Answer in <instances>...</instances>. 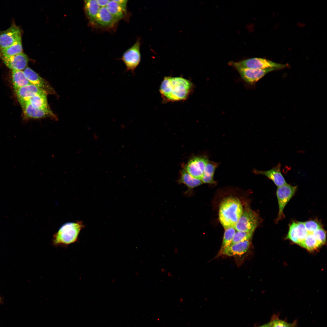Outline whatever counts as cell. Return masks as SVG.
Instances as JSON below:
<instances>
[{
  "instance_id": "cell-1",
  "label": "cell",
  "mask_w": 327,
  "mask_h": 327,
  "mask_svg": "<svg viewBox=\"0 0 327 327\" xmlns=\"http://www.w3.org/2000/svg\"><path fill=\"white\" fill-rule=\"evenodd\" d=\"M192 87L189 80L180 77L164 78L160 87V94L167 100L171 101L184 100L190 93Z\"/></svg>"
},
{
  "instance_id": "cell-2",
  "label": "cell",
  "mask_w": 327,
  "mask_h": 327,
  "mask_svg": "<svg viewBox=\"0 0 327 327\" xmlns=\"http://www.w3.org/2000/svg\"><path fill=\"white\" fill-rule=\"evenodd\" d=\"M243 212L242 206L238 199L229 197L223 200L220 206L219 216L224 229L234 226Z\"/></svg>"
},
{
  "instance_id": "cell-3",
  "label": "cell",
  "mask_w": 327,
  "mask_h": 327,
  "mask_svg": "<svg viewBox=\"0 0 327 327\" xmlns=\"http://www.w3.org/2000/svg\"><path fill=\"white\" fill-rule=\"evenodd\" d=\"M84 227L81 221L64 223L53 235L52 244L56 247H66L77 242L80 231Z\"/></svg>"
},
{
  "instance_id": "cell-4",
  "label": "cell",
  "mask_w": 327,
  "mask_h": 327,
  "mask_svg": "<svg viewBox=\"0 0 327 327\" xmlns=\"http://www.w3.org/2000/svg\"><path fill=\"white\" fill-rule=\"evenodd\" d=\"M229 64L237 70L245 82L250 84L256 83L268 73L278 69L274 68L264 69L249 68L240 65L237 62L232 61L230 62Z\"/></svg>"
},
{
  "instance_id": "cell-5",
  "label": "cell",
  "mask_w": 327,
  "mask_h": 327,
  "mask_svg": "<svg viewBox=\"0 0 327 327\" xmlns=\"http://www.w3.org/2000/svg\"><path fill=\"white\" fill-rule=\"evenodd\" d=\"M259 222L258 214L251 210L246 209L243 211L234 227L237 231L254 232Z\"/></svg>"
},
{
  "instance_id": "cell-6",
  "label": "cell",
  "mask_w": 327,
  "mask_h": 327,
  "mask_svg": "<svg viewBox=\"0 0 327 327\" xmlns=\"http://www.w3.org/2000/svg\"><path fill=\"white\" fill-rule=\"evenodd\" d=\"M140 45V39H137L134 44L124 53L121 58L126 66V71H131L133 75L141 60Z\"/></svg>"
},
{
  "instance_id": "cell-7",
  "label": "cell",
  "mask_w": 327,
  "mask_h": 327,
  "mask_svg": "<svg viewBox=\"0 0 327 327\" xmlns=\"http://www.w3.org/2000/svg\"><path fill=\"white\" fill-rule=\"evenodd\" d=\"M297 186H292L287 183L278 187L276 190V196L279 206V213L276 223L285 218L283 210L285 206L294 195Z\"/></svg>"
},
{
  "instance_id": "cell-8",
  "label": "cell",
  "mask_w": 327,
  "mask_h": 327,
  "mask_svg": "<svg viewBox=\"0 0 327 327\" xmlns=\"http://www.w3.org/2000/svg\"><path fill=\"white\" fill-rule=\"evenodd\" d=\"M240 65L247 68L264 69L274 68L278 69L283 68L286 64H282L273 62L265 58H248L237 62Z\"/></svg>"
},
{
  "instance_id": "cell-9",
  "label": "cell",
  "mask_w": 327,
  "mask_h": 327,
  "mask_svg": "<svg viewBox=\"0 0 327 327\" xmlns=\"http://www.w3.org/2000/svg\"><path fill=\"white\" fill-rule=\"evenodd\" d=\"M20 104L24 117L26 119H40L47 117L56 120L57 119L56 116L49 107L45 109L36 108L27 102Z\"/></svg>"
},
{
  "instance_id": "cell-10",
  "label": "cell",
  "mask_w": 327,
  "mask_h": 327,
  "mask_svg": "<svg viewBox=\"0 0 327 327\" xmlns=\"http://www.w3.org/2000/svg\"><path fill=\"white\" fill-rule=\"evenodd\" d=\"M21 40L19 28L12 24L8 29L0 31V49L9 47Z\"/></svg>"
},
{
  "instance_id": "cell-11",
  "label": "cell",
  "mask_w": 327,
  "mask_h": 327,
  "mask_svg": "<svg viewBox=\"0 0 327 327\" xmlns=\"http://www.w3.org/2000/svg\"><path fill=\"white\" fill-rule=\"evenodd\" d=\"M208 161V158L206 157H194L189 161L185 170L193 177L201 180Z\"/></svg>"
},
{
  "instance_id": "cell-12",
  "label": "cell",
  "mask_w": 327,
  "mask_h": 327,
  "mask_svg": "<svg viewBox=\"0 0 327 327\" xmlns=\"http://www.w3.org/2000/svg\"><path fill=\"white\" fill-rule=\"evenodd\" d=\"M25 77L33 84L49 94H54L55 91L51 85L37 73L28 67L23 71Z\"/></svg>"
},
{
  "instance_id": "cell-13",
  "label": "cell",
  "mask_w": 327,
  "mask_h": 327,
  "mask_svg": "<svg viewBox=\"0 0 327 327\" xmlns=\"http://www.w3.org/2000/svg\"><path fill=\"white\" fill-rule=\"evenodd\" d=\"M1 59L4 64L12 70H24L27 67L28 61V56L23 52Z\"/></svg>"
},
{
  "instance_id": "cell-14",
  "label": "cell",
  "mask_w": 327,
  "mask_h": 327,
  "mask_svg": "<svg viewBox=\"0 0 327 327\" xmlns=\"http://www.w3.org/2000/svg\"><path fill=\"white\" fill-rule=\"evenodd\" d=\"M281 164L279 163L271 169L268 170H259L256 169L253 172L256 174L263 175L271 180L274 184L279 187L287 183L281 171Z\"/></svg>"
},
{
  "instance_id": "cell-15",
  "label": "cell",
  "mask_w": 327,
  "mask_h": 327,
  "mask_svg": "<svg viewBox=\"0 0 327 327\" xmlns=\"http://www.w3.org/2000/svg\"><path fill=\"white\" fill-rule=\"evenodd\" d=\"M117 21L109 12L106 7L100 8L94 24L104 28L113 27Z\"/></svg>"
},
{
  "instance_id": "cell-16",
  "label": "cell",
  "mask_w": 327,
  "mask_h": 327,
  "mask_svg": "<svg viewBox=\"0 0 327 327\" xmlns=\"http://www.w3.org/2000/svg\"><path fill=\"white\" fill-rule=\"evenodd\" d=\"M250 244V240H248L231 244L224 249L220 256H231L243 254L248 251Z\"/></svg>"
},
{
  "instance_id": "cell-17",
  "label": "cell",
  "mask_w": 327,
  "mask_h": 327,
  "mask_svg": "<svg viewBox=\"0 0 327 327\" xmlns=\"http://www.w3.org/2000/svg\"><path fill=\"white\" fill-rule=\"evenodd\" d=\"M15 92L17 99L21 104L27 101L29 98L35 94L45 91L30 84L20 88Z\"/></svg>"
},
{
  "instance_id": "cell-18",
  "label": "cell",
  "mask_w": 327,
  "mask_h": 327,
  "mask_svg": "<svg viewBox=\"0 0 327 327\" xmlns=\"http://www.w3.org/2000/svg\"><path fill=\"white\" fill-rule=\"evenodd\" d=\"M100 8L96 0L85 1V12L89 22L91 24L94 25L97 15Z\"/></svg>"
},
{
  "instance_id": "cell-19",
  "label": "cell",
  "mask_w": 327,
  "mask_h": 327,
  "mask_svg": "<svg viewBox=\"0 0 327 327\" xmlns=\"http://www.w3.org/2000/svg\"><path fill=\"white\" fill-rule=\"evenodd\" d=\"M47 94L45 92L35 94L29 98L27 101L24 102H28L32 107L36 108L45 109L49 108L47 101Z\"/></svg>"
},
{
  "instance_id": "cell-20",
  "label": "cell",
  "mask_w": 327,
  "mask_h": 327,
  "mask_svg": "<svg viewBox=\"0 0 327 327\" xmlns=\"http://www.w3.org/2000/svg\"><path fill=\"white\" fill-rule=\"evenodd\" d=\"M12 83L15 91L21 87L31 84L22 71L12 70Z\"/></svg>"
},
{
  "instance_id": "cell-21",
  "label": "cell",
  "mask_w": 327,
  "mask_h": 327,
  "mask_svg": "<svg viewBox=\"0 0 327 327\" xmlns=\"http://www.w3.org/2000/svg\"><path fill=\"white\" fill-rule=\"evenodd\" d=\"M106 7L109 12L117 21L123 18L126 14V9L119 5L115 0H110Z\"/></svg>"
},
{
  "instance_id": "cell-22",
  "label": "cell",
  "mask_w": 327,
  "mask_h": 327,
  "mask_svg": "<svg viewBox=\"0 0 327 327\" xmlns=\"http://www.w3.org/2000/svg\"><path fill=\"white\" fill-rule=\"evenodd\" d=\"M22 50L21 40L9 47L0 49V57L1 58L13 56L23 52Z\"/></svg>"
},
{
  "instance_id": "cell-23",
  "label": "cell",
  "mask_w": 327,
  "mask_h": 327,
  "mask_svg": "<svg viewBox=\"0 0 327 327\" xmlns=\"http://www.w3.org/2000/svg\"><path fill=\"white\" fill-rule=\"evenodd\" d=\"M179 182L187 186L189 189H192L203 183L200 179L195 178L189 174L185 169L183 170Z\"/></svg>"
},
{
  "instance_id": "cell-24",
  "label": "cell",
  "mask_w": 327,
  "mask_h": 327,
  "mask_svg": "<svg viewBox=\"0 0 327 327\" xmlns=\"http://www.w3.org/2000/svg\"><path fill=\"white\" fill-rule=\"evenodd\" d=\"M225 230L222 245L217 257L220 256L224 249L230 245L236 232L234 226L230 227Z\"/></svg>"
},
{
  "instance_id": "cell-25",
  "label": "cell",
  "mask_w": 327,
  "mask_h": 327,
  "mask_svg": "<svg viewBox=\"0 0 327 327\" xmlns=\"http://www.w3.org/2000/svg\"><path fill=\"white\" fill-rule=\"evenodd\" d=\"M296 243L300 246L308 234L303 222H296Z\"/></svg>"
},
{
  "instance_id": "cell-26",
  "label": "cell",
  "mask_w": 327,
  "mask_h": 327,
  "mask_svg": "<svg viewBox=\"0 0 327 327\" xmlns=\"http://www.w3.org/2000/svg\"><path fill=\"white\" fill-rule=\"evenodd\" d=\"M253 233V232L237 231L234 236L230 245L246 240H250L252 237Z\"/></svg>"
},
{
  "instance_id": "cell-27",
  "label": "cell",
  "mask_w": 327,
  "mask_h": 327,
  "mask_svg": "<svg viewBox=\"0 0 327 327\" xmlns=\"http://www.w3.org/2000/svg\"><path fill=\"white\" fill-rule=\"evenodd\" d=\"M219 165L218 163L209 160L205 167L203 176L213 177L216 169Z\"/></svg>"
},
{
  "instance_id": "cell-28",
  "label": "cell",
  "mask_w": 327,
  "mask_h": 327,
  "mask_svg": "<svg viewBox=\"0 0 327 327\" xmlns=\"http://www.w3.org/2000/svg\"><path fill=\"white\" fill-rule=\"evenodd\" d=\"M303 222L308 233H313L317 230L322 227V225L317 220H310Z\"/></svg>"
},
{
  "instance_id": "cell-29",
  "label": "cell",
  "mask_w": 327,
  "mask_h": 327,
  "mask_svg": "<svg viewBox=\"0 0 327 327\" xmlns=\"http://www.w3.org/2000/svg\"><path fill=\"white\" fill-rule=\"evenodd\" d=\"M286 238L296 243V222L293 221L290 225Z\"/></svg>"
},
{
  "instance_id": "cell-30",
  "label": "cell",
  "mask_w": 327,
  "mask_h": 327,
  "mask_svg": "<svg viewBox=\"0 0 327 327\" xmlns=\"http://www.w3.org/2000/svg\"><path fill=\"white\" fill-rule=\"evenodd\" d=\"M272 327H295V323H288L284 321L279 319H275L270 322Z\"/></svg>"
},
{
  "instance_id": "cell-31",
  "label": "cell",
  "mask_w": 327,
  "mask_h": 327,
  "mask_svg": "<svg viewBox=\"0 0 327 327\" xmlns=\"http://www.w3.org/2000/svg\"><path fill=\"white\" fill-rule=\"evenodd\" d=\"M97 3L100 8L106 7L110 0H97Z\"/></svg>"
},
{
  "instance_id": "cell-32",
  "label": "cell",
  "mask_w": 327,
  "mask_h": 327,
  "mask_svg": "<svg viewBox=\"0 0 327 327\" xmlns=\"http://www.w3.org/2000/svg\"><path fill=\"white\" fill-rule=\"evenodd\" d=\"M115 1L122 7L126 9L127 0H115Z\"/></svg>"
},
{
  "instance_id": "cell-33",
  "label": "cell",
  "mask_w": 327,
  "mask_h": 327,
  "mask_svg": "<svg viewBox=\"0 0 327 327\" xmlns=\"http://www.w3.org/2000/svg\"><path fill=\"white\" fill-rule=\"evenodd\" d=\"M271 325L270 322L258 327H269Z\"/></svg>"
},
{
  "instance_id": "cell-34",
  "label": "cell",
  "mask_w": 327,
  "mask_h": 327,
  "mask_svg": "<svg viewBox=\"0 0 327 327\" xmlns=\"http://www.w3.org/2000/svg\"><path fill=\"white\" fill-rule=\"evenodd\" d=\"M178 250L177 249H175L174 250V253H178Z\"/></svg>"
},
{
  "instance_id": "cell-35",
  "label": "cell",
  "mask_w": 327,
  "mask_h": 327,
  "mask_svg": "<svg viewBox=\"0 0 327 327\" xmlns=\"http://www.w3.org/2000/svg\"><path fill=\"white\" fill-rule=\"evenodd\" d=\"M2 298L1 297H0V304L1 303H2Z\"/></svg>"
},
{
  "instance_id": "cell-36",
  "label": "cell",
  "mask_w": 327,
  "mask_h": 327,
  "mask_svg": "<svg viewBox=\"0 0 327 327\" xmlns=\"http://www.w3.org/2000/svg\"><path fill=\"white\" fill-rule=\"evenodd\" d=\"M269 327H272V326L271 325H271H270V326H269Z\"/></svg>"
},
{
  "instance_id": "cell-37",
  "label": "cell",
  "mask_w": 327,
  "mask_h": 327,
  "mask_svg": "<svg viewBox=\"0 0 327 327\" xmlns=\"http://www.w3.org/2000/svg\"><path fill=\"white\" fill-rule=\"evenodd\" d=\"M1 297V296H0V297Z\"/></svg>"
}]
</instances>
